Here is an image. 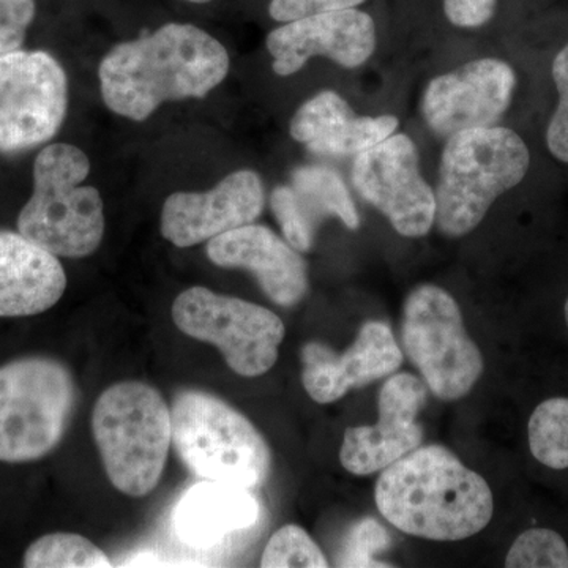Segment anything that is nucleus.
<instances>
[{
    "instance_id": "7ed1b4c3",
    "label": "nucleus",
    "mask_w": 568,
    "mask_h": 568,
    "mask_svg": "<svg viewBox=\"0 0 568 568\" xmlns=\"http://www.w3.org/2000/svg\"><path fill=\"white\" fill-rule=\"evenodd\" d=\"M529 168L528 145L506 126L448 138L435 192L437 231L452 239L473 233L497 197L519 185Z\"/></svg>"
},
{
    "instance_id": "2f4dec72",
    "label": "nucleus",
    "mask_w": 568,
    "mask_h": 568,
    "mask_svg": "<svg viewBox=\"0 0 568 568\" xmlns=\"http://www.w3.org/2000/svg\"><path fill=\"white\" fill-rule=\"evenodd\" d=\"M497 0H444V11L452 24L476 29L487 24L496 13Z\"/></svg>"
},
{
    "instance_id": "a878e982",
    "label": "nucleus",
    "mask_w": 568,
    "mask_h": 568,
    "mask_svg": "<svg viewBox=\"0 0 568 568\" xmlns=\"http://www.w3.org/2000/svg\"><path fill=\"white\" fill-rule=\"evenodd\" d=\"M261 567H328L327 559L313 538L295 525L276 530L264 549Z\"/></svg>"
},
{
    "instance_id": "bb28decb",
    "label": "nucleus",
    "mask_w": 568,
    "mask_h": 568,
    "mask_svg": "<svg viewBox=\"0 0 568 568\" xmlns=\"http://www.w3.org/2000/svg\"><path fill=\"white\" fill-rule=\"evenodd\" d=\"M390 547V536L376 519L364 518L349 529L338 555L339 567H388L376 555Z\"/></svg>"
},
{
    "instance_id": "473e14b6",
    "label": "nucleus",
    "mask_w": 568,
    "mask_h": 568,
    "mask_svg": "<svg viewBox=\"0 0 568 568\" xmlns=\"http://www.w3.org/2000/svg\"><path fill=\"white\" fill-rule=\"evenodd\" d=\"M189 2H193V3H207V2H211V0H189Z\"/></svg>"
},
{
    "instance_id": "7c9ffc66",
    "label": "nucleus",
    "mask_w": 568,
    "mask_h": 568,
    "mask_svg": "<svg viewBox=\"0 0 568 568\" xmlns=\"http://www.w3.org/2000/svg\"><path fill=\"white\" fill-rule=\"evenodd\" d=\"M364 2L365 0H271L268 14L272 20L290 22L325 11L355 9Z\"/></svg>"
},
{
    "instance_id": "f03ea898",
    "label": "nucleus",
    "mask_w": 568,
    "mask_h": 568,
    "mask_svg": "<svg viewBox=\"0 0 568 568\" xmlns=\"http://www.w3.org/2000/svg\"><path fill=\"white\" fill-rule=\"evenodd\" d=\"M379 514L407 536L458 541L476 536L495 511L491 488L447 447L414 448L377 478Z\"/></svg>"
},
{
    "instance_id": "c85d7f7f",
    "label": "nucleus",
    "mask_w": 568,
    "mask_h": 568,
    "mask_svg": "<svg viewBox=\"0 0 568 568\" xmlns=\"http://www.w3.org/2000/svg\"><path fill=\"white\" fill-rule=\"evenodd\" d=\"M271 207L287 244L294 246L297 252H310L315 244V234L310 233L302 220L291 185L276 186L271 196Z\"/></svg>"
},
{
    "instance_id": "393cba45",
    "label": "nucleus",
    "mask_w": 568,
    "mask_h": 568,
    "mask_svg": "<svg viewBox=\"0 0 568 568\" xmlns=\"http://www.w3.org/2000/svg\"><path fill=\"white\" fill-rule=\"evenodd\" d=\"M506 567L568 568L566 540L551 529L526 530L508 549Z\"/></svg>"
},
{
    "instance_id": "9d476101",
    "label": "nucleus",
    "mask_w": 568,
    "mask_h": 568,
    "mask_svg": "<svg viewBox=\"0 0 568 568\" xmlns=\"http://www.w3.org/2000/svg\"><path fill=\"white\" fill-rule=\"evenodd\" d=\"M69 108V81L50 52L0 55V152L29 151L55 136Z\"/></svg>"
},
{
    "instance_id": "0eeeda50",
    "label": "nucleus",
    "mask_w": 568,
    "mask_h": 568,
    "mask_svg": "<svg viewBox=\"0 0 568 568\" xmlns=\"http://www.w3.org/2000/svg\"><path fill=\"white\" fill-rule=\"evenodd\" d=\"M77 406L61 362L28 357L0 366V462L29 463L61 444Z\"/></svg>"
},
{
    "instance_id": "c756f323",
    "label": "nucleus",
    "mask_w": 568,
    "mask_h": 568,
    "mask_svg": "<svg viewBox=\"0 0 568 568\" xmlns=\"http://www.w3.org/2000/svg\"><path fill=\"white\" fill-rule=\"evenodd\" d=\"M36 18V0H0V55L21 50Z\"/></svg>"
},
{
    "instance_id": "aec40b11",
    "label": "nucleus",
    "mask_w": 568,
    "mask_h": 568,
    "mask_svg": "<svg viewBox=\"0 0 568 568\" xmlns=\"http://www.w3.org/2000/svg\"><path fill=\"white\" fill-rule=\"evenodd\" d=\"M295 205L310 233L316 235L324 220L336 216L349 230L361 226V216L345 181L327 166H301L291 174Z\"/></svg>"
},
{
    "instance_id": "b1692460",
    "label": "nucleus",
    "mask_w": 568,
    "mask_h": 568,
    "mask_svg": "<svg viewBox=\"0 0 568 568\" xmlns=\"http://www.w3.org/2000/svg\"><path fill=\"white\" fill-rule=\"evenodd\" d=\"M354 115L349 103L342 95L334 91H324L302 104L295 112L290 125L291 136L302 144L310 145L334 133Z\"/></svg>"
},
{
    "instance_id": "2eb2a0df",
    "label": "nucleus",
    "mask_w": 568,
    "mask_h": 568,
    "mask_svg": "<svg viewBox=\"0 0 568 568\" xmlns=\"http://www.w3.org/2000/svg\"><path fill=\"white\" fill-rule=\"evenodd\" d=\"M267 50L274 71L291 77L315 55L332 59L345 69L364 65L376 50V24L365 11H325L284 22L268 33Z\"/></svg>"
},
{
    "instance_id": "9b49d317",
    "label": "nucleus",
    "mask_w": 568,
    "mask_h": 568,
    "mask_svg": "<svg viewBox=\"0 0 568 568\" xmlns=\"http://www.w3.org/2000/svg\"><path fill=\"white\" fill-rule=\"evenodd\" d=\"M351 181L362 200L403 237H424L436 220L435 190L420 173L416 142L405 133L355 156Z\"/></svg>"
},
{
    "instance_id": "f3484780",
    "label": "nucleus",
    "mask_w": 568,
    "mask_h": 568,
    "mask_svg": "<svg viewBox=\"0 0 568 568\" xmlns=\"http://www.w3.org/2000/svg\"><path fill=\"white\" fill-rule=\"evenodd\" d=\"M207 256L223 268H242L274 304L291 308L308 291V267L302 254L263 224H246L211 239Z\"/></svg>"
},
{
    "instance_id": "1a4fd4ad",
    "label": "nucleus",
    "mask_w": 568,
    "mask_h": 568,
    "mask_svg": "<svg viewBox=\"0 0 568 568\" xmlns=\"http://www.w3.org/2000/svg\"><path fill=\"white\" fill-rule=\"evenodd\" d=\"M173 320L190 338L219 347L227 366L245 377L264 375L276 364L286 334L271 310L203 286L175 297Z\"/></svg>"
},
{
    "instance_id": "5701e85b",
    "label": "nucleus",
    "mask_w": 568,
    "mask_h": 568,
    "mask_svg": "<svg viewBox=\"0 0 568 568\" xmlns=\"http://www.w3.org/2000/svg\"><path fill=\"white\" fill-rule=\"evenodd\" d=\"M395 115H376V118H357L354 115L345 125L339 126L324 140L306 145L310 152L320 156H357L386 141L398 129Z\"/></svg>"
},
{
    "instance_id": "f8f14e48",
    "label": "nucleus",
    "mask_w": 568,
    "mask_h": 568,
    "mask_svg": "<svg viewBox=\"0 0 568 568\" xmlns=\"http://www.w3.org/2000/svg\"><path fill=\"white\" fill-rule=\"evenodd\" d=\"M517 88L510 63L481 58L433 78L422 97V115L440 140L466 130L495 126Z\"/></svg>"
},
{
    "instance_id": "6ab92c4d",
    "label": "nucleus",
    "mask_w": 568,
    "mask_h": 568,
    "mask_svg": "<svg viewBox=\"0 0 568 568\" xmlns=\"http://www.w3.org/2000/svg\"><path fill=\"white\" fill-rule=\"evenodd\" d=\"M261 506L252 489L205 481L183 497L175 511L179 537L194 547H207L230 534L256 525Z\"/></svg>"
},
{
    "instance_id": "20e7f679",
    "label": "nucleus",
    "mask_w": 568,
    "mask_h": 568,
    "mask_svg": "<svg viewBox=\"0 0 568 568\" xmlns=\"http://www.w3.org/2000/svg\"><path fill=\"white\" fill-rule=\"evenodd\" d=\"M92 429L112 487L132 497L152 493L173 446V418L162 394L138 381L114 384L97 399Z\"/></svg>"
},
{
    "instance_id": "4be33fe9",
    "label": "nucleus",
    "mask_w": 568,
    "mask_h": 568,
    "mask_svg": "<svg viewBox=\"0 0 568 568\" xmlns=\"http://www.w3.org/2000/svg\"><path fill=\"white\" fill-rule=\"evenodd\" d=\"M22 566L28 568L111 567L106 555L89 538L78 534L55 532L40 537L26 551Z\"/></svg>"
},
{
    "instance_id": "6e6552de",
    "label": "nucleus",
    "mask_w": 568,
    "mask_h": 568,
    "mask_svg": "<svg viewBox=\"0 0 568 568\" xmlns=\"http://www.w3.org/2000/svg\"><path fill=\"white\" fill-rule=\"evenodd\" d=\"M405 354L436 398L455 402L469 394L484 373V357L465 327L454 295L420 284L403 306Z\"/></svg>"
},
{
    "instance_id": "39448f33",
    "label": "nucleus",
    "mask_w": 568,
    "mask_h": 568,
    "mask_svg": "<svg viewBox=\"0 0 568 568\" xmlns=\"http://www.w3.org/2000/svg\"><path fill=\"white\" fill-rule=\"evenodd\" d=\"M91 173L88 155L58 142L37 155L33 193L18 216V231L58 257L91 256L103 241L100 192L84 185Z\"/></svg>"
},
{
    "instance_id": "4468645a",
    "label": "nucleus",
    "mask_w": 568,
    "mask_h": 568,
    "mask_svg": "<svg viewBox=\"0 0 568 568\" xmlns=\"http://www.w3.org/2000/svg\"><path fill=\"white\" fill-rule=\"evenodd\" d=\"M264 204L260 174L235 171L209 192L171 194L164 201L160 227L171 244L189 248L256 222Z\"/></svg>"
},
{
    "instance_id": "423d86ee",
    "label": "nucleus",
    "mask_w": 568,
    "mask_h": 568,
    "mask_svg": "<svg viewBox=\"0 0 568 568\" xmlns=\"http://www.w3.org/2000/svg\"><path fill=\"white\" fill-rule=\"evenodd\" d=\"M173 446L194 476L256 489L271 473V448L256 426L219 396L181 392L171 407Z\"/></svg>"
},
{
    "instance_id": "412c9836",
    "label": "nucleus",
    "mask_w": 568,
    "mask_h": 568,
    "mask_svg": "<svg viewBox=\"0 0 568 568\" xmlns=\"http://www.w3.org/2000/svg\"><path fill=\"white\" fill-rule=\"evenodd\" d=\"M530 454L549 469L568 467V398L545 399L529 418Z\"/></svg>"
},
{
    "instance_id": "f257e3e1",
    "label": "nucleus",
    "mask_w": 568,
    "mask_h": 568,
    "mask_svg": "<svg viewBox=\"0 0 568 568\" xmlns=\"http://www.w3.org/2000/svg\"><path fill=\"white\" fill-rule=\"evenodd\" d=\"M230 71L219 40L193 24L171 22L142 39L112 48L99 77L106 106L142 122L163 103L204 99Z\"/></svg>"
},
{
    "instance_id": "a211bd4d",
    "label": "nucleus",
    "mask_w": 568,
    "mask_h": 568,
    "mask_svg": "<svg viewBox=\"0 0 568 568\" xmlns=\"http://www.w3.org/2000/svg\"><path fill=\"white\" fill-rule=\"evenodd\" d=\"M65 287L58 256L21 233L0 231V317L40 315L61 301Z\"/></svg>"
},
{
    "instance_id": "dca6fc26",
    "label": "nucleus",
    "mask_w": 568,
    "mask_h": 568,
    "mask_svg": "<svg viewBox=\"0 0 568 568\" xmlns=\"http://www.w3.org/2000/svg\"><path fill=\"white\" fill-rule=\"evenodd\" d=\"M402 364L403 351L392 328L381 321H368L346 353L336 354L320 342L306 343L302 347V383L313 402L328 405L351 388L394 375Z\"/></svg>"
},
{
    "instance_id": "cd10ccee",
    "label": "nucleus",
    "mask_w": 568,
    "mask_h": 568,
    "mask_svg": "<svg viewBox=\"0 0 568 568\" xmlns=\"http://www.w3.org/2000/svg\"><path fill=\"white\" fill-rule=\"evenodd\" d=\"M552 80L558 89L559 102L548 123L547 145L555 159L568 164V44L556 54Z\"/></svg>"
},
{
    "instance_id": "ddd939ff",
    "label": "nucleus",
    "mask_w": 568,
    "mask_h": 568,
    "mask_svg": "<svg viewBox=\"0 0 568 568\" xmlns=\"http://www.w3.org/2000/svg\"><path fill=\"white\" fill-rule=\"evenodd\" d=\"M424 381L410 373L390 375L377 396L375 425L351 426L343 437L339 462L354 476H372L394 465L424 443L417 416L426 405Z\"/></svg>"
},
{
    "instance_id": "72a5a7b5",
    "label": "nucleus",
    "mask_w": 568,
    "mask_h": 568,
    "mask_svg": "<svg viewBox=\"0 0 568 568\" xmlns=\"http://www.w3.org/2000/svg\"><path fill=\"white\" fill-rule=\"evenodd\" d=\"M566 323H567V327H568V298L566 302Z\"/></svg>"
}]
</instances>
